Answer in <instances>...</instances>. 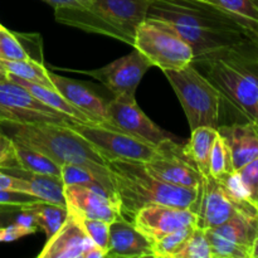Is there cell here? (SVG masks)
<instances>
[{
    "label": "cell",
    "instance_id": "6da1fadb",
    "mask_svg": "<svg viewBox=\"0 0 258 258\" xmlns=\"http://www.w3.org/2000/svg\"><path fill=\"white\" fill-rule=\"evenodd\" d=\"M148 17L169 23L193 48L194 59L254 40L238 19L211 0H151Z\"/></svg>",
    "mask_w": 258,
    "mask_h": 258
},
{
    "label": "cell",
    "instance_id": "7a4b0ae2",
    "mask_svg": "<svg viewBox=\"0 0 258 258\" xmlns=\"http://www.w3.org/2000/svg\"><path fill=\"white\" fill-rule=\"evenodd\" d=\"M0 133L10 140L44 154L59 166L73 164L90 169L117 203L107 160L67 122H14L0 120Z\"/></svg>",
    "mask_w": 258,
    "mask_h": 258
},
{
    "label": "cell",
    "instance_id": "3957f363",
    "mask_svg": "<svg viewBox=\"0 0 258 258\" xmlns=\"http://www.w3.org/2000/svg\"><path fill=\"white\" fill-rule=\"evenodd\" d=\"M199 62L206 77L227 101L241 111L248 121L258 122V43L203 55Z\"/></svg>",
    "mask_w": 258,
    "mask_h": 258
},
{
    "label": "cell",
    "instance_id": "277c9868",
    "mask_svg": "<svg viewBox=\"0 0 258 258\" xmlns=\"http://www.w3.org/2000/svg\"><path fill=\"white\" fill-rule=\"evenodd\" d=\"M107 166L115 186L120 217L131 223L136 213L149 204L189 208L197 198V189L156 178L143 161L116 159L108 160Z\"/></svg>",
    "mask_w": 258,
    "mask_h": 258
},
{
    "label": "cell",
    "instance_id": "5b68a950",
    "mask_svg": "<svg viewBox=\"0 0 258 258\" xmlns=\"http://www.w3.org/2000/svg\"><path fill=\"white\" fill-rule=\"evenodd\" d=\"M151 0H88L54 9L60 24L102 34L134 45L136 29L148 17Z\"/></svg>",
    "mask_w": 258,
    "mask_h": 258
},
{
    "label": "cell",
    "instance_id": "8992f818",
    "mask_svg": "<svg viewBox=\"0 0 258 258\" xmlns=\"http://www.w3.org/2000/svg\"><path fill=\"white\" fill-rule=\"evenodd\" d=\"M188 118L190 130L201 126L218 128L223 96L193 63L180 70L164 71Z\"/></svg>",
    "mask_w": 258,
    "mask_h": 258
},
{
    "label": "cell",
    "instance_id": "52a82bcc",
    "mask_svg": "<svg viewBox=\"0 0 258 258\" xmlns=\"http://www.w3.org/2000/svg\"><path fill=\"white\" fill-rule=\"evenodd\" d=\"M153 67L180 70L194 60L193 48L169 23L146 17L136 29L134 45Z\"/></svg>",
    "mask_w": 258,
    "mask_h": 258
},
{
    "label": "cell",
    "instance_id": "ba28073f",
    "mask_svg": "<svg viewBox=\"0 0 258 258\" xmlns=\"http://www.w3.org/2000/svg\"><path fill=\"white\" fill-rule=\"evenodd\" d=\"M67 123L107 161L120 159L146 163L155 153V145L135 138L108 122H78L68 120Z\"/></svg>",
    "mask_w": 258,
    "mask_h": 258
},
{
    "label": "cell",
    "instance_id": "9c48e42d",
    "mask_svg": "<svg viewBox=\"0 0 258 258\" xmlns=\"http://www.w3.org/2000/svg\"><path fill=\"white\" fill-rule=\"evenodd\" d=\"M189 209L196 214V226L202 229L221 226L239 213H258L254 204L237 201L219 179L211 175L202 179Z\"/></svg>",
    "mask_w": 258,
    "mask_h": 258
},
{
    "label": "cell",
    "instance_id": "30bf717a",
    "mask_svg": "<svg viewBox=\"0 0 258 258\" xmlns=\"http://www.w3.org/2000/svg\"><path fill=\"white\" fill-rule=\"evenodd\" d=\"M206 233L213 258H249L258 234V213H239Z\"/></svg>",
    "mask_w": 258,
    "mask_h": 258
},
{
    "label": "cell",
    "instance_id": "8fae6325",
    "mask_svg": "<svg viewBox=\"0 0 258 258\" xmlns=\"http://www.w3.org/2000/svg\"><path fill=\"white\" fill-rule=\"evenodd\" d=\"M0 120L14 122H67L72 118L53 110L9 78L0 81Z\"/></svg>",
    "mask_w": 258,
    "mask_h": 258
},
{
    "label": "cell",
    "instance_id": "7c38bea8",
    "mask_svg": "<svg viewBox=\"0 0 258 258\" xmlns=\"http://www.w3.org/2000/svg\"><path fill=\"white\" fill-rule=\"evenodd\" d=\"M145 165L156 178L175 185L197 189L203 179L176 139H168L156 145L155 153Z\"/></svg>",
    "mask_w": 258,
    "mask_h": 258
},
{
    "label": "cell",
    "instance_id": "4fadbf2b",
    "mask_svg": "<svg viewBox=\"0 0 258 258\" xmlns=\"http://www.w3.org/2000/svg\"><path fill=\"white\" fill-rule=\"evenodd\" d=\"M106 122L155 146L164 140L175 139L173 134L159 127L143 112L135 96H115L107 102Z\"/></svg>",
    "mask_w": 258,
    "mask_h": 258
},
{
    "label": "cell",
    "instance_id": "5bb4252c",
    "mask_svg": "<svg viewBox=\"0 0 258 258\" xmlns=\"http://www.w3.org/2000/svg\"><path fill=\"white\" fill-rule=\"evenodd\" d=\"M151 67V63L134 48L127 55L108 63L105 67L82 73L100 81L113 96H135L139 83Z\"/></svg>",
    "mask_w": 258,
    "mask_h": 258
},
{
    "label": "cell",
    "instance_id": "9a60e30c",
    "mask_svg": "<svg viewBox=\"0 0 258 258\" xmlns=\"http://www.w3.org/2000/svg\"><path fill=\"white\" fill-rule=\"evenodd\" d=\"M133 224L153 243L171 232L196 226V214L189 208L149 204L136 213Z\"/></svg>",
    "mask_w": 258,
    "mask_h": 258
},
{
    "label": "cell",
    "instance_id": "2e32d148",
    "mask_svg": "<svg viewBox=\"0 0 258 258\" xmlns=\"http://www.w3.org/2000/svg\"><path fill=\"white\" fill-rule=\"evenodd\" d=\"M95 242L88 237L81 218L67 211V217L60 228L47 239L38 258H83Z\"/></svg>",
    "mask_w": 258,
    "mask_h": 258
},
{
    "label": "cell",
    "instance_id": "e0dca14e",
    "mask_svg": "<svg viewBox=\"0 0 258 258\" xmlns=\"http://www.w3.org/2000/svg\"><path fill=\"white\" fill-rule=\"evenodd\" d=\"M63 191L67 211L82 218L101 219L107 223L121 218L118 206L103 191L85 185H64Z\"/></svg>",
    "mask_w": 258,
    "mask_h": 258
},
{
    "label": "cell",
    "instance_id": "ac0fdd59",
    "mask_svg": "<svg viewBox=\"0 0 258 258\" xmlns=\"http://www.w3.org/2000/svg\"><path fill=\"white\" fill-rule=\"evenodd\" d=\"M53 87L73 106L82 111L92 122H106L107 102L102 100L86 83L72 78L58 76L49 71Z\"/></svg>",
    "mask_w": 258,
    "mask_h": 258
},
{
    "label": "cell",
    "instance_id": "d6986e66",
    "mask_svg": "<svg viewBox=\"0 0 258 258\" xmlns=\"http://www.w3.org/2000/svg\"><path fill=\"white\" fill-rule=\"evenodd\" d=\"M105 257H154L153 243L131 222L117 218L110 223V244Z\"/></svg>",
    "mask_w": 258,
    "mask_h": 258
},
{
    "label": "cell",
    "instance_id": "ffe728a7",
    "mask_svg": "<svg viewBox=\"0 0 258 258\" xmlns=\"http://www.w3.org/2000/svg\"><path fill=\"white\" fill-rule=\"evenodd\" d=\"M218 133L228 144L234 170H239L249 161L258 158L257 122L248 121L246 123L219 126Z\"/></svg>",
    "mask_w": 258,
    "mask_h": 258
},
{
    "label": "cell",
    "instance_id": "44dd1931",
    "mask_svg": "<svg viewBox=\"0 0 258 258\" xmlns=\"http://www.w3.org/2000/svg\"><path fill=\"white\" fill-rule=\"evenodd\" d=\"M4 171H9V174L23 178L27 183V193L34 196L35 198L43 202L57 204V206L66 207L64 198V184L62 178L49 174H35L30 171H25L20 168H9Z\"/></svg>",
    "mask_w": 258,
    "mask_h": 258
},
{
    "label": "cell",
    "instance_id": "7402d4cb",
    "mask_svg": "<svg viewBox=\"0 0 258 258\" xmlns=\"http://www.w3.org/2000/svg\"><path fill=\"white\" fill-rule=\"evenodd\" d=\"M8 78H9L10 81H13V82L23 86L25 90L29 91V92L32 93L37 100H39L40 102L49 106L53 110L58 111V112L63 113V115H66L67 117L72 118V120L75 121H78V122H92L82 111L78 110V108L76 107V106H73L71 102H68L55 88L44 87V86L29 82V81L23 80V78L17 77V76L13 75H8Z\"/></svg>",
    "mask_w": 258,
    "mask_h": 258
},
{
    "label": "cell",
    "instance_id": "603a6c76",
    "mask_svg": "<svg viewBox=\"0 0 258 258\" xmlns=\"http://www.w3.org/2000/svg\"><path fill=\"white\" fill-rule=\"evenodd\" d=\"M217 134H218V128L201 126L191 131L189 141L185 145H183L184 153L193 161L203 178H208L211 175L209 174V161H211L212 148H213Z\"/></svg>",
    "mask_w": 258,
    "mask_h": 258
},
{
    "label": "cell",
    "instance_id": "cb8c5ba5",
    "mask_svg": "<svg viewBox=\"0 0 258 258\" xmlns=\"http://www.w3.org/2000/svg\"><path fill=\"white\" fill-rule=\"evenodd\" d=\"M24 211L30 216L33 224L44 232L47 239L60 228L67 217V207L57 206L43 201L29 204L25 207Z\"/></svg>",
    "mask_w": 258,
    "mask_h": 258
},
{
    "label": "cell",
    "instance_id": "d4e9b609",
    "mask_svg": "<svg viewBox=\"0 0 258 258\" xmlns=\"http://www.w3.org/2000/svg\"><path fill=\"white\" fill-rule=\"evenodd\" d=\"M13 148H14L15 160H17V168L35 174H49V175L60 176V166L40 151L17 143V141H13Z\"/></svg>",
    "mask_w": 258,
    "mask_h": 258
},
{
    "label": "cell",
    "instance_id": "484cf974",
    "mask_svg": "<svg viewBox=\"0 0 258 258\" xmlns=\"http://www.w3.org/2000/svg\"><path fill=\"white\" fill-rule=\"evenodd\" d=\"M8 75L27 80L29 82L44 86V87L54 88L49 77V71L44 67L43 62L35 59L24 60H2Z\"/></svg>",
    "mask_w": 258,
    "mask_h": 258
},
{
    "label": "cell",
    "instance_id": "4316f807",
    "mask_svg": "<svg viewBox=\"0 0 258 258\" xmlns=\"http://www.w3.org/2000/svg\"><path fill=\"white\" fill-rule=\"evenodd\" d=\"M238 19L254 39L258 33V0H211Z\"/></svg>",
    "mask_w": 258,
    "mask_h": 258
},
{
    "label": "cell",
    "instance_id": "83f0119b",
    "mask_svg": "<svg viewBox=\"0 0 258 258\" xmlns=\"http://www.w3.org/2000/svg\"><path fill=\"white\" fill-rule=\"evenodd\" d=\"M60 178H62V181L64 185L90 186V188L95 189V190L103 191V193H106L111 199H112V197L110 196L107 189H106L105 185L101 183L100 179L95 175V173L91 171L90 169L85 168V166L73 165V164L62 165L60 166Z\"/></svg>",
    "mask_w": 258,
    "mask_h": 258
},
{
    "label": "cell",
    "instance_id": "f1b7e54d",
    "mask_svg": "<svg viewBox=\"0 0 258 258\" xmlns=\"http://www.w3.org/2000/svg\"><path fill=\"white\" fill-rule=\"evenodd\" d=\"M196 226L184 227V228L174 231L166 236L161 237L158 241L153 242L154 257L158 258H175L178 253L189 238Z\"/></svg>",
    "mask_w": 258,
    "mask_h": 258
},
{
    "label": "cell",
    "instance_id": "f546056e",
    "mask_svg": "<svg viewBox=\"0 0 258 258\" xmlns=\"http://www.w3.org/2000/svg\"><path fill=\"white\" fill-rule=\"evenodd\" d=\"M232 156L229 146L221 134H217L212 148L211 161H209V174L213 178H221L224 174L233 171Z\"/></svg>",
    "mask_w": 258,
    "mask_h": 258
},
{
    "label": "cell",
    "instance_id": "4dcf8cb0",
    "mask_svg": "<svg viewBox=\"0 0 258 258\" xmlns=\"http://www.w3.org/2000/svg\"><path fill=\"white\" fill-rule=\"evenodd\" d=\"M175 258H213L211 243L207 237L206 229L194 227L193 232L186 239Z\"/></svg>",
    "mask_w": 258,
    "mask_h": 258
},
{
    "label": "cell",
    "instance_id": "1f68e13d",
    "mask_svg": "<svg viewBox=\"0 0 258 258\" xmlns=\"http://www.w3.org/2000/svg\"><path fill=\"white\" fill-rule=\"evenodd\" d=\"M34 59L20 42L17 33H12L5 27H0V60ZM37 60V59H35Z\"/></svg>",
    "mask_w": 258,
    "mask_h": 258
},
{
    "label": "cell",
    "instance_id": "d6a6232c",
    "mask_svg": "<svg viewBox=\"0 0 258 258\" xmlns=\"http://www.w3.org/2000/svg\"><path fill=\"white\" fill-rule=\"evenodd\" d=\"M80 217V216H78ZM82 226L85 228L86 233L88 234L91 239L105 252L108 249V244H110V223L101 219H90V218H82L80 217Z\"/></svg>",
    "mask_w": 258,
    "mask_h": 258
},
{
    "label": "cell",
    "instance_id": "836d02e7",
    "mask_svg": "<svg viewBox=\"0 0 258 258\" xmlns=\"http://www.w3.org/2000/svg\"><path fill=\"white\" fill-rule=\"evenodd\" d=\"M238 171L244 186L251 194L252 201L256 203L258 197V158L249 161L248 164L241 168Z\"/></svg>",
    "mask_w": 258,
    "mask_h": 258
},
{
    "label": "cell",
    "instance_id": "e575fe53",
    "mask_svg": "<svg viewBox=\"0 0 258 258\" xmlns=\"http://www.w3.org/2000/svg\"><path fill=\"white\" fill-rule=\"evenodd\" d=\"M40 199L34 196L23 193V191L10 190V189H0V204H17V206H29Z\"/></svg>",
    "mask_w": 258,
    "mask_h": 258
},
{
    "label": "cell",
    "instance_id": "d590c367",
    "mask_svg": "<svg viewBox=\"0 0 258 258\" xmlns=\"http://www.w3.org/2000/svg\"><path fill=\"white\" fill-rule=\"evenodd\" d=\"M9 168H17L13 141L0 133V170Z\"/></svg>",
    "mask_w": 258,
    "mask_h": 258
},
{
    "label": "cell",
    "instance_id": "8d00e7d4",
    "mask_svg": "<svg viewBox=\"0 0 258 258\" xmlns=\"http://www.w3.org/2000/svg\"><path fill=\"white\" fill-rule=\"evenodd\" d=\"M0 189H10V190L27 193V183L23 178L5 173L4 170H0Z\"/></svg>",
    "mask_w": 258,
    "mask_h": 258
},
{
    "label": "cell",
    "instance_id": "74e56055",
    "mask_svg": "<svg viewBox=\"0 0 258 258\" xmlns=\"http://www.w3.org/2000/svg\"><path fill=\"white\" fill-rule=\"evenodd\" d=\"M27 206H17V204H0V228L7 227L17 219L18 214Z\"/></svg>",
    "mask_w": 258,
    "mask_h": 258
},
{
    "label": "cell",
    "instance_id": "f35d334b",
    "mask_svg": "<svg viewBox=\"0 0 258 258\" xmlns=\"http://www.w3.org/2000/svg\"><path fill=\"white\" fill-rule=\"evenodd\" d=\"M43 2L49 4L50 7H53L54 9H57V8L62 7H71V5L82 4V3L88 2V0H43Z\"/></svg>",
    "mask_w": 258,
    "mask_h": 258
},
{
    "label": "cell",
    "instance_id": "ab89813d",
    "mask_svg": "<svg viewBox=\"0 0 258 258\" xmlns=\"http://www.w3.org/2000/svg\"><path fill=\"white\" fill-rule=\"evenodd\" d=\"M249 258H258V234L254 239L253 244H252L251 253H249Z\"/></svg>",
    "mask_w": 258,
    "mask_h": 258
},
{
    "label": "cell",
    "instance_id": "60d3db41",
    "mask_svg": "<svg viewBox=\"0 0 258 258\" xmlns=\"http://www.w3.org/2000/svg\"><path fill=\"white\" fill-rule=\"evenodd\" d=\"M5 239V227L0 228V242H4Z\"/></svg>",
    "mask_w": 258,
    "mask_h": 258
},
{
    "label": "cell",
    "instance_id": "b9f144b4",
    "mask_svg": "<svg viewBox=\"0 0 258 258\" xmlns=\"http://www.w3.org/2000/svg\"><path fill=\"white\" fill-rule=\"evenodd\" d=\"M5 80H8V73L0 71V81H5Z\"/></svg>",
    "mask_w": 258,
    "mask_h": 258
},
{
    "label": "cell",
    "instance_id": "7bdbcfd3",
    "mask_svg": "<svg viewBox=\"0 0 258 258\" xmlns=\"http://www.w3.org/2000/svg\"><path fill=\"white\" fill-rule=\"evenodd\" d=\"M0 71H3V72H7V71H5V68H4V66H3L2 60H0Z\"/></svg>",
    "mask_w": 258,
    "mask_h": 258
},
{
    "label": "cell",
    "instance_id": "ee69618b",
    "mask_svg": "<svg viewBox=\"0 0 258 258\" xmlns=\"http://www.w3.org/2000/svg\"><path fill=\"white\" fill-rule=\"evenodd\" d=\"M254 40H256V42L258 43V33H257L256 35H254Z\"/></svg>",
    "mask_w": 258,
    "mask_h": 258
},
{
    "label": "cell",
    "instance_id": "f6af8a7d",
    "mask_svg": "<svg viewBox=\"0 0 258 258\" xmlns=\"http://www.w3.org/2000/svg\"><path fill=\"white\" fill-rule=\"evenodd\" d=\"M256 206H257V208H258V197H257V201H256Z\"/></svg>",
    "mask_w": 258,
    "mask_h": 258
},
{
    "label": "cell",
    "instance_id": "bcb514c9",
    "mask_svg": "<svg viewBox=\"0 0 258 258\" xmlns=\"http://www.w3.org/2000/svg\"><path fill=\"white\" fill-rule=\"evenodd\" d=\"M0 27H2V24H0Z\"/></svg>",
    "mask_w": 258,
    "mask_h": 258
},
{
    "label": "cell",
    "instance_id": "7dc6e473",
    "mask_svg": "<svg viewBox=\"0 0 258 258\" xmlns=\"http://www.w3.org/2000/svg\"><path fill=\"white\" fill-rule=\"evenodd\" d=\"M257 123H258V122H257Z\"/></svg>",
    "mask_w": 258,
    "mask_h": 258
}]
</instances>
